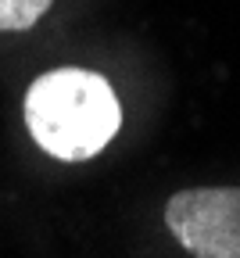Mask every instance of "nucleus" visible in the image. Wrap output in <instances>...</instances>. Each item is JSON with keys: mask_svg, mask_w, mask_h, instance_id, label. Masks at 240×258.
I'll return each instance as SVG.
<instances>
[{"mask_svg": "<svg viewBox=\"0 0 240 258\" xmlns=\"http://www.w3.org/2000/svg\"><path fill=\"white\" fill-rule=\"evenodd\" d=\"M25 125L50 158L86 161L115 140L122 104L104 76L86 69H54L29 86Z\"/></svg>", "mask_w": 240, "mask_h": 258, "instance_id": "nucleus-1", "label": "nucleus"}, {"mask_svg": "<svg viewBox=\"0 0 240 258\" xmlns=\"http://www.w3.org/2000/svg\"><path fill=\"white\" fill-rule=\"evenodd\" d=\"M165 226L194 258H240V186H190L165 205Z\"/></svg>", "mask_w": 240, "mask_h": 258, "instance_id": "nucleus-2", "label": "nucleus"}, {"mask_svg": "<svg viewBox=\"0 0 240 258\" xmlns=\"http://www.w3.org/2000/svg\"><path fill=\"white\" fill-rule=\"evenodd\" d=\"M54 0H0V29L4 32H18V29H32Z\"/></svg>", "mask_w": 240, "mask_h": 258, "instance_id": "nucleus-3", "label": "nucleus"}]
</instances>
